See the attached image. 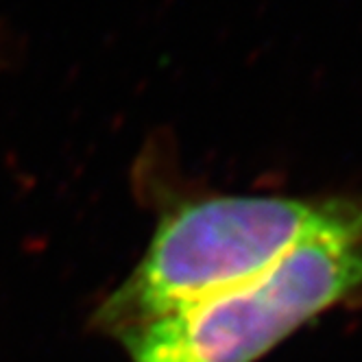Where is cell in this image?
Masks as SVG:
<instances>
[{
	"mask_svg": "<svg viewBox=\"0 0 362 362\" xmlns=\"http://www.w3.org/2000/svg\"><path fill=\"white\" fill-rule=\"evenodd\" d=\"M351 201L354 194H216L179 205L164 216L138 269L103 305L100 321L122 336L234 291L339 221Z\"/></svg>",
	"mask_w": 362,
	"mask_h": 362,
	"instance_id": "6da1fadb",
	"label": "cell"
},
{
	"mask_svg": "<svg viewBox=\"0 0 362 362\" xmlns=\"http://www.w3.org/2000/svg\"><path fill=\"white\" fill-rule=\"evenodd\" d=\"M362 293V194L349 210L243 286L124 332L136 362H255Z\"/></svg>",
	"mask_w": 362,
	"mask_h": 362,
	"instance_id": "7a4b0ae2",
	"label": "cell"
}]
</instances>
